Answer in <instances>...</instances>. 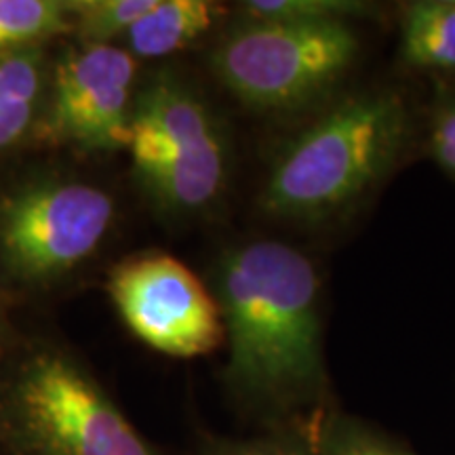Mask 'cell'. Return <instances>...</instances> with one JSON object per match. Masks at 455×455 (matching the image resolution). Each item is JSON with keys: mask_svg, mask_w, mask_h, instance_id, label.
Returning <instances> with one entry per match:
<instances>
[{"mask_svg": "<svg viewBox=\"0 0 455 455\" xmlns=\"http://www.w3.org/2000/svg\"><path fill=\"white\" fill-rule=\"evenodd\" d=\"M218 304L238 386L270 398L321 386V276L304 253L281 241L235 249L220 264Z\"/></svg>", "mask_w": 455, "mask_h": 455, "instance_id": "6da1fadb", "label": "cell"}, {"mask_svg": "<svg viewBox=\"0 0 455 455\" xmlns=\"http://www.w3.org/2000/svg\"><path fill=\"white\" fill-rule=\"evenodd\" d=\"M407 110L395 93L348 98L284 148L264 190L270 215L323 221L378 184L401 155Z\"/></svg>", "mask_w": 455, "mask_h": 455, "instance_id": "7a4b0ae2", "label": "cell"}, {"mask_svg": "<svg viewBox=\"0 0 455 455\" xmlns=\"http://www.w3.org/2000/svg\"><path fill=\"white\" fill-rule=\"evenodd\" d=\"M350 21H249L213 53L221 83L258 110H291L321 98L352 66Z\"/></svg>", "mask_w": 455, "mask_h": 455, "instance_id": "3957f363", "label": "cell"}, {"mask_svg": "<svg viewBox=\"0 0 455 455\" xmlns=\"http://www.w3.org/2000/svg\"><path fill=\"white\" fill-rule=\"evenodd\" d=\"M131 155L148 190L173 212H201L226 184V146L207 106L169 76L141 91Z\"/></svg>", "mask_w": 455, "mask_h": 455, "instance_id": "277c9868", "label": "cell"}, {"mask_svg": "<svg viewBox=\"0 0 455 455\" xmlns=\"http://www.w3.org/2000/svg\"><path fill=\"white\" fill-rule=\"evenodd\" d=\"M108 291L131 331L164 355L201 356L224 341L218 299L167 253L124 259L110 272Z\"/></svg>", "mask_w": 455, "mask_h": 455, "instance_id": "5b68a950", "label": "cell"}, {"mask_svg": "<svg viewBox=\"0 0 455 455\" xmlns=\"http://www.w3.org/2000/svg\"><path fill=\"white\" fill-rule=\"evenodd\" d=\"M112 212L110 196L93 186H28L0 209V253L30 281L61 275L98 247Z\"/></svg>", "mask_w": 455, "mask_h": 455, "instance_id": "8992f818", "label": "cell"}, {"mask_svg": "<svg viewBox=\"0 0 455 455\" xmlns=\"http://www.w3.org/2000/svg\"><path fill=\"white\" fill-rule=\"evenodd\" d=\"M28 430L55 455H152L98 386L60 356L32 361L17 386Z\"/></svg>", "mask_w": 455, "mask_h": 455, "instance_id": "52a82bcc", "label": "cell"}, {"mask_svg": "<svg viewBox=\"0 0 455 455\" xmlns=\"http://www.w3.org/2000/svg\"><path fill=\"white\" fill-rule=\"evenodd\" d=\"M135 68L133 55L112 44H89L68 55L55 72L47 133L87 150L129 146Z\"/></svg>", "mask_w": 455, "mask_h": 455, "instance_id": "ba28073f", "label": "cell"}, {"mask_svg": "<svg viewBox=\"0 0 455 455\" xmlns=\"http://www.w3.org/2000/svg\"><path fill=\"white\" fill-rule=\"evenodd\" d=\"M221 7L207 0H156L127 32L131 51L140 57H163L184 49L213 26Z\"/></svg>", "mask_w": 455, "mask_h": 455, "instance_id": "9c48e42d", "label": "cell"}, {"mask_svg": "<svg viewBox=\"0 0 455 455\" xmlns=\"http://www.w3.org/2000/svg\"><path fill=\"white\" fill-rule=\"evenodd\" d=\"M401 49L407 64L455 70V0H422L407 9Z\"/></svg>", "mask_w": 455, "mask_h": 455, "instance_id": "30bf717a", "label": "cell"}, {"mask_svg": "<svg viewBox=\"0 0 455 455\" xmlns=\"http://www.w3.org/2000/svg\"><path fill=\"white\" fill-rule=\"evenodd\" d=\"M68 3L55 0H0V51L64 32L72 26Z\"/></svg>", "mask_w": 455, "mask_h": 455, "instance_id": "8fae6325", "label": "cell"}, {"mask_svg": "<svg viewBox=\"0 0 455 455\" xmlns=\"http://www.w3.org/2000/svg\"><path fill=\"white\" fill-rule=\"evenodd\" d=\"M156 0H83L68 3L72 26L89 44H106L116 34H127Z\"/></svg>", "mask_w": 455, "mask_h": 455, "instance_id": "7c38bea8", "label": "cell"}, {"mask_svg": "<svg viewBox=\"0 0 455 455\" xmlns=\"http://www.w3.org/2000/svg\"><path fill=\"white\" fill-rule=\"evenodd\" d=\"M249 21H329L363 13L365 4L352 0H251L243 4Z\"/></svg>", "mask_w": 455, "mask_h": 455, "instance_id": "4fadbf2b", "label": "cell"}, {"mask_svg": "<svg viewBox=\"0 0 455 455\" xmlns=\"http://www.w3.org/2000/svg\"><path fill=\"white\" fill-rule=\"evenodd\" d=\"M41 91V60L36 51L0 55V108L34 104Z\"/></svg>", "mask_w": 455, "mask_h": 455, "instance_id": "5bb4252c", "label": "cell"}, {"mask_svg": "<svg viewBox=\"0 0 455 455\" xmlns=\"http://www.w3.org/2000/svg\"><path fill=\"white\" fill-rule=\"evenodd\" d=\"M432 150L436 161L455 175V101L443 106L432 124Z\"/></svg>", "mask_w": 455, "mask_h": 455, "instance_id": "9a60e30c", "label": "cell"}, {"mask_svg": "<svg viewBox=\"0 0 455 455\" xmlns=\"http://www.w3.org/2000/svg\"><path fill=\"white\" fill-rule=\"evenodd\" d=\"M329 455H409L365 432L348 430L329 443Z\"/></svg>", "mask_w": 455, "mask_h": 455, "instance_id": "2e32d148", "label": "cell"}, {"mask_svg": "<svg viewBox=\"0 0 455 455\" xmlns=\"http://www.w3.org/2000/svg\"><path fill=\"white\" fill-rule=\"evenodd\" d=\"M34 104L0 108V150L13 146L30 127Z\"/></svg>", "mask_w": 455, "mask_h": 455, "instance_id": "e0dca14e", "label": "cell"}, {"mask_svg": "<svg viewBox=\"0 0 455 455\" xmlns=\"http://www.w3.org/2000/svg\"><path fill=\"white\" fill-rule=\"evenodd\" d=\"M238 455H298L291 451H283V449H249V451H243Z\"/></svg>", "mask_w": 455, "mask_h": 455, "instance_id": "ac0fdd59", "label": "cell"}]
</instances>
